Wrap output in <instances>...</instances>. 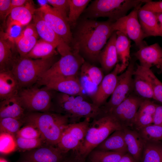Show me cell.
<instances>
[{
	"mask_svg": "<svg viewBox=\"0 0 162 162\" xmlns=\"http://www.w3.org/2000/svg\"><path fill=\"white\" fill-rule=\"evenodd\" d=\"M24 122L36 127L46 143L56 147L69 120L60 113L33 112L26 115Z\"/></svg>",
	"mask_w": 162,
	"mask_h": 162,
	"instance_id": "7a4b0ae2",
	"label": "cell"
},
{
	"mask_svg": "<svg viewBox=\"0 0 162 162\" xmlns=\"http://www.w3.org/2000/svg\"><path fill=\"white\" fill-rule=\"evenodd\" d=\"M16 138L17 148L22 151L33 150L46 143L42 138L34 139H27L18 137H16Z\"/></svg>",
	"mask_w": 162,
	"mask_h": 162,
	"instance_id": "ab89813d",
	"label": "cell"
},
{
	"mask_svg": "<svg viewBox=\"0 0 162 162\" xmlns=\"http://www.w3.org/2000/svg\"><path fill=\"white\" fill-rule=\"evenodd\" d=\"M15 136L27 139L42 138L38 128L34 125L29 124H26V125L21 128Z\"/></svg>",
	"mask_w": 162,
	"mask_h": 162,
	"instance_id": "60d3db41",
	"label": "cell"
},
{
	"mask_svg": "<svg viewBox=\"0 0 162 162\" xmlns=\"http://www.w3.org/2000/svg\"><path fill=\"white\" fill-rule=\"evenodd\" d=\"M51 90L72 95H83L84 90L77 76L58 77L52 78L43 85Z\"/></svg>",
	"mask_w": 162,
	"mask_h": 162,
	"instance_id": "2e32d148",
	"label": "cell"
},
{
	"mask_svg": "<svg viewBox=\"0 0 162 162\" xmlns=\"http://www.w3.org/2000/svg\"><path fill=\"white\" fill-rule=\"evenodd\" d=\"M119 162H137L136 160L128 153L124 154Z\"/></svg>",
	"mask_w": 162,
	"mask_h": 162,
	"instance_id": "816d5d0a",
	"label": "cell"
},
{
	"mask_svg": "<svg viewBox=\"0 0 162 162\" xmlns=\"http://www.w3.org/2000/svg\"><path fill=\"white\" fill-rule=\"evenodd\" d=\"M134 62L131 61L125 72L118 75L116 86L110 99L101 107L104 113H111L131 94L134 89Z\"/></svg>",
	"mask_w": 162,
	"mask_h": 162,
	"instance_id": "ba28073f",
	"label": "cell"
},
{
	"mask_svg": "<svg viewBox=\"0 0 162 162\" xmlns=\"http://www.w3.org/2000/svg\"><path fill=\"white\" fill-rule=\"evenodd\" d=\"M141 8L155 13H162V1H152L150 0L145 3Z\"/></svg>",
	"mask_w": 162,
	"mask_h": 162,
	"instance_id": "f6af8a7d",
	"label": "cell"
},
{
	"mask_svg": "<svg viewBox=\"0 0 162 162\" xmlns=\"http://www.w3.org/2000/svg\"><path fill=\"white\" fill-rule=\"evenodd\" d=\"M57 46L43 40L38 41L30 52L25 57L32 59L50 58L54 56Z\"/></svg>",
	"mask_w": 162,
	"mask_h": 162,
	"instance_id": "f546056e",
	"label": "cell"
},
{
	"mask_svg": "<svg viewBox=\"0 0 162 162\" xmlns=\"http://www.w3.org/2000/svg\"><path fill=\"white\" fill-rule=\"evenodd\" d=\"M117 34L116 48L121 63L120 64V73L127 69L130 63V50L131 41L130 39L122 32L116 31Z\"/></svg>",
	"mask_w": 162,
	"mask_h": 162,
	"instance_id": "d4e9b609",
	"label": "cell"
},
{
	"mask_svg": "<svg viewBox=\"0 0 162 162\" xmlns=\"http://www.w3.org/2000/svg\"><path fill=\"white\" fill-rule=\"evenodd\" d=\"M34 25L38 36L41 40L57 46V50L61 56L70 52L71 47L66 43L52 29L49 24L38 14L33 17Z\"/></svg>",
	"mask_w": 162,
	"mask_h": 162,
	"instance_id": "5bb4252c",
	"label": "cell"
},
{
	"mask_svg": "<svg viewBox=\"0 0 162 162\" xmlns=\"http://www.w3.org/2000/svg\"><path fill=\"white\" fill-rule=\"evenodd\" d=\"M133 76V90L136 95L143 99L154 100L152 88L148 81L143 76L134 71Z\"/></svg>",
	"mask_w": 162,
	"mask_h": 162,
	"instance_id": "4dcf8cb0",
	"label": "cell"
},
{
	"mask_svg": "<svg viewBox=\"0 0 162 162\" xmlns=\"http://www.w3.org/2000/svg\"><path fill=\"white\" fill-rule=\"evenodd\" d=\"M93 119L79 152L84 158L113 132L123 129L111 114L103 112Z\"/></svg>",
	"mask_w": 162,
	"mask_h": 162,
	"instance_id": "3957f363",
	"label": "cell"
},
{
	"mask_svg": "<svg viewBox=\"0 0 162 162\" xmlns=\"http://www.w3.org/2000/svg\"><path fill=\"white\" fill-rule=\"evenodd\" d=\"M82 142L64 129L57 146L65 153L72 151L79 152Z\"/></svg>",
	"mask_w": 162,
	"mask_h": 162,
	"instance_id": "d6a6232c",
	"label": "cell"
},
{
	"mask_svg": "<svg viewBox=\"0 0 162 162\" xmlns=\"http://www.w3.org/2000/svg\"><path fill=\"white\" fill-rule=\"evenodd\" d=\"M8 37L3 32L0 33V69H10L15 60L11 50V45L7 40Z\"/></svg>",
	"mask_w": 162,
	"mask_h": 162,
	"instance_id": "83f0119b",
	"label": "cell"
},
{
	"mask_svg": "<svg viewBox=\"0 0 162 162\" xmlns=\"http://www.w3.org/2000/svg\"><path fill=\"white\" fill-rule=\"evenodd\" d=\"M153 116L137 113L134 126L138 131L142 128L153 124Z\"/></svg>",
	"mask_w": 162,
	"mask_h": 162,
	"instance_id": "7bdbcfd3",
	"label": "cell"
},
{
	"mask_svg": "<svg viewBox=\"0 0 162 162\" xmlns=\"http://www.w3.org/2000/svg\"><path fill=\"white\" fill-rule=\"evenodd\" d=\"M85 61L78 52L72 50L71 52L61 56V58L43 74L37 83L43 85L48 80L55 77L77 76Z\"/></svg>",
	"mask_w": 162,
	"mask_h": 162,
	"instance_id": "52a82bcc",
	"label": "cell"
},
{
	"mask_svg": "<svg viewBox=\"0 0 162 162\" xmlns=\"http://www.w3.org/2000/svg\"><path fill=\"white\" fill-rule=\"evenodd\" d=\"M95 149L124 154L128 152L123 129L113 132Z\"/></svg>",
	"mask_w": 162,
	"mask_h": 162,
	"instance_id": "cb8c5ba5",
	"label": "cell"
},
{
	"mask_svg": "<svg viewBox=\"0 0 162 162\" xmlns=\"http://www.w3.org/2000/svg\"><path fill=\"white\" fill-rule=\"evenodd\" d=\"M141 5L134 8L129 14L113 22L112 25L114 31L123 33L133 40L139 49L147 45L144 40L147 36L142 30L138 16Z\"/></svg>",
	"mask_w": 162,
	"mask_h": 162,
	"instance_id": "30bf717a",
	"label": "cell"
},
{
	"mask_svg": "<svg viewBox=\"0 0 162 162\" xmlns=\"http://www.w3.org/2000/svg\"><path fill=\"white\" fill-rule=\"evenodd\" d=\"M56 98L59 110L68 116L69 123L79 122L82 118L93 119L103 113L101 108L86 100L84 95H72L60 93Z\"/></svg>",
	"mask_w": 162,
	"mask_h": 162,
	"instance_id": "5b68a950",
	"label": "cell"
},
{
	"mask_svg": "<svg viewBox=\"0 0 162 162\" xmlns=\"http://www.w3.org/2000/svg\"><path fill=\"white\" fill-rule=\"evenodd\" d=\"M51 90L46 86L28 87L19 91L18 95L25 109L31 111L47 112L51 105Z\"/></svg>",
	"mask_w": 162,
	"mask_h": 162,
	"instance_id": "9c48e42d",
	"label": "cell"
},
{
	"mask_svg": "<svg viewBox=\"0 0 162 162\" xmlns=\"http://www.w3.org/2000/svg\"><path fill=\"white\" fill-rule=\"evenodd\" d=\"M153 124L162 125V106L158 105L153 117Z\"/></svg>",
	"mask_w": 162,
	"mask_h": 162,
	"instance_id": "681fc988",
	"label": "cell"
},
{
	"mask_svg": "<svg viewBox=\"0 0 162 162\" xmlns=\"http://www.w3.org/2000/svg\"><path fill=\"white\" fill-rule=\"evenodd\" d=\"M80 70V76L89 85H93L97 89L104 76L102 70L98 67L85 61Z\"/></svg>",
	"mask_w": 162,
	"mask_h": 162,
	"instance_id": "484cf974",
	"label": "cell"
},
{
	"mask_svg": "<svg viewBox=\"0 0 162 162\" xmlns=\"http://www.w3.org/2000/svg\"><path fill=\"white\" fill-rule=\"evenodd\" d=\"M47 2L68 20L69 11L68 0H47Z\"/></svg>",
	"mask_w": 162,
	"mask_h": 162,
	"instance_id": "b9f144b4",
	"label": "cell"
},
{
	"mask_svg": "<svg viewBox=\"0 0 162 162\" xmlns=\"http://www.w3.org/2000/svg\"><path fill=\"white\" fill-rule=\"evenodd\" d=\"M18 94L1 100L0 104V118H12L24 121L26 115Z\"/></svg>",
	"mask_w": 162,
	"mask_h": 162,
	"instance_id": "ffe728a7",
	"label": "cell"
},
{
	"mask_svg": "<svg viewBox=\"0 0 162 162\" xmlns=\"http://www.w3.org/2000/svg\"><path fill=\"white\" fill-rule=\"evenodd\" d=\"M157 18L160 28L162 34V13H155Z\"/></svg>",
	"mask_w": 162,
	"mask_h": 162,
	"instance_id": "f5cc1de1",
	"label": "cell"
},
{
	"mask_svg": "<svg viewBox=\"0 0 162 162\" xmlns=\"http://www.w3.org/2000/svg\"><path fill=\"white\" fill-rule=\"evenodd\" d=\"M144 99L130 94L111 112L123 129L134 126L140 106Z\"/></svg>",
	"mask_w": 162,
	"mask_h": 162,
	"instance_id": "7c38bea8",
	"label": "cell"
},
{
	"mask_svg": "<svg viewBox=\"0 0 162 162\" xmlns=\"http://www.w3.org/2000/svg\"><path fill=\"white\" fill-rule=\"evenodd\" d=\"M120 64H117L111 72L104 76L96 91L90 95L92 103L96 106L101 107L113 93L120 73Z\"/></svg>",
	"mask_w": 162,
	"mask_h": 162,
	"instance_id": "4fadbf2b",
	"label": "cell"
},
{
	"mask_svg": "<svg viewBox=\"0 0 162 162\" xmlns=\"http://www.w3.org/2000/svg\"><path fill=\"white\" fill-rule=\"evenodd\" d=\"M37 38L34 36L22 37L19 35L13 39L20 57H25L30 52L38 42Z\"/></svg>",
	"mask_w": 162,
	"mask_h": 162,
	"instance_id": "d590c367",
	"label": "cell"
},
{
	"mask_svg": "<svg viewBox=\"0 0 162 162\" xmlns=\"http://www.w3.org/2000/svg\"><path fill=\"white\" fill-rule=\"evenodd\" d=\"M113 22L83 18L77 22L73 34L72 50L89 63L99 62L100 54L114 31Z\"/></svg>",
	"mask_w": 162,
	"mask_h": 162,
	"instance_id": "6da1fadb",
	"label": "cell"
},
{
	"mask_svg": "<svg viewBox=\"0 0 162 162\" xmlns=\"http://www.w3.org/2000/svg\"><path fill=\"white\" fill-rule=\"evenodd\" d=\"M36 14L46 21L54 31L70 46L73 34L67 20L52 7L46 4L36 9Z\"/></svg>",
	"mask_w": 162,
	"mask_h": 162,
	"instance_id": "8fae6325",
	"label": "cell"
},
{
	"mask_svg": "<svg viewBox=\"0 0 162 162\" xmlns=\"http://www.w3.org/2000/svg\"><path fill=\"white\" fill-rule=\"evenodd\" d=\"M0 162H8V161L3 158H0Z\"/></svg>",
	"mask_w": 162,
	"mask_h": 162,
	"instance_id": "db71d44e",
	"label": "cell"
},
{
	"mask_svg": "<svg viewBox=\"0 0 162 162\" xmlns=\"http://www.w3.org/2000/svg\"><path fill=\"white\" fill-rule=\"evenodd\" d=\"M141 7L138 11V16L145 34L147 37L153 36L162 37V34L155 13L143 9Z\"/></svg>",
	"mask_w": 162,
	"mask_h": 162,
	"instance_id": "7402d4cb",
	"label": "cell"
},
{
	"mask_svg": "<svg viewBox=\"0 0 162 162\" xmlns=\"http://www.w3.org/2000/svg\"><path fill=\"white\" fill-rule=\"evenodd\" d=\"M117 34L114 32L111 36L99 56V62L102 69L107 74L118 64V57L117 52L116 43Z\"/></svg>",
	"mask_w": 162,
	"mask_h": 162,
	"instance_id": "d6986e66",
	"label": "cell"
},
{
	"mask_svg": "<svg viewBox=\"0 0 162 162\" xmlns=\"http://www.w3.org/2000/svg\"><path fill=\"white\" fill-rule=\"evenodd\" d=\"M29 162L28 161V162Z\"/></svg>",
	"mask_w": 162,
	"mask_h": 162,
	"instance_id": "9f6ffc18",
	"label": "cell"
},
{
	"mask_svg": "<svg viewBox=\"0 0 162 162\" xmlns=\"http://www.w3.org/2000/svg\"><path fill=\"white\" fill-rule=\"evenodd\" d=\"M68 153L64 152L57 147L45 143L27 151L23 156L29 162H62Z\"/></svg>",
	"mask_w": 162,
	"mask_h": 162,
	"instance_id": "9a60e30c",
	"label": "cell"
},
{
	"mask_svg": "<svg viewBox=\"0 0 162 162\" xmlns=\"http://www.w3.org/2000/svg\"><path fill=\"white\" fill-rule=\"evenodd\" d=\"M36 10L30 1L24 6L13 9L8 20L7 36L10 34L13 26H21L28 24L33 18Z\"/></svg>",
	"mask_w": 162,
	"mask_h": 162,
	"instance_id": "ac0fdd59",
	"label": "cell"
},
{
	"mask_svg": "<svg viewBox=\"0 0 162 162\" xmlns=\"http://www.w3.org/2000/svg\"><path fill=\"white\" fill-rule=\"evenodd\" d=\"M17 148L15 136L5 133H0V152L1 154H10Z\"/></svg>",
	"mask_w": 162,
	"mask_h": 162,
	"instance_id": "f35d334b",
	"label": "cell"
},
{
	"mask_svg": "<svg viewBox=\"0 0 162 162\" xmlns=\"http://www.w3.org/2000/svg\"><path fill=\"white\" fill-rule=\"evenodd\" d=\"M28 1V0H11L10 6L8 14V15H9L13 9L24 6Z\"/></svg>",
	"mask_w": 162,
	"mask_h": 162,
	"instance_id": "f907efd6",
	"label": "cell"
},
{
	"mask_svg": "<svg viewBox=\"0 0 162 162\" xmlns=\"http://www.w3.org/2000/svg\"><path fill=\"white\" fill-rule=\"evenodd\" d=\"M20 88L10 70H0V98L1 100L18 94Z\"/></svg>",
	"mask_w": 162,
	"mask_h": 162,
	"instance_id": "603a6c76",
	"label": "cell"
},
{
	"mask_svg": "<svg viewBox=\"0 0 162 162\" xmlns=\"http://www.w3.org/2000/svg\"><path fill=\"white\" fill-rule=\"evenodd\" d=\"M127 152L136 161L140 162L143 150L145 141L138 131L128 128L123 129Z\"/></svg>",
	"mask_w": 162,
	"mask_h": 162,
	"instance_id": "44dd1931",
	"label": "cell"
},
{
	"mask_svg": "<svg viewBox=\"0 0 162 162\" xmlns=\"http://www.w3.org/2000/svg\"><path fill=\"white\" fill-rule=\"evenodd\" d=\"M90 119L85 118L82 122L69 123L66 126L64 129L82 143L89 125Z\"/></svg>",
	"mask_w": 162,
	"mask_h": 162,
	"instance_id": "e575fe53",
	"label": "cell"
},
{
	"mask_svg": "<svg viewBox=\"0 0 162 162\" xmlns=\"http://www.w3.org/2000/svg\"><path fill=\"white\" fill-rule=\"evenodd\" d=\"M158 105L150 99H144L141 103L137 113L153 116Z\"/></svg>",
	"mask_w": 162,
	"mask_h": 162,
	"instance_id": "ee69618b",
	"label": "cell"
},
{
	"mask_svg": "<svg viewBox=\"0 0 162 162\" xmlns=\"http://www.w3.org/2000/svg\"><path fill=\"white\" fill-rule=\"evenodd\" d=\"M54 57L32 59L20 57L15 59L10 69L20 88L28 87L37 82L55 62Z\"/></svg>",
	"mask_w": 162,
	"mask_h": 162,
	"instance_id": "8992f818",
	"label": "cell"
},
{
	"mask_svg": "<svg viewBox=\"0 0 162 162\" xmlns=\"http://www.w3.org/2000/svg\"><path fill=\"white\" fill-rule=\"evenodd\" d=\"M149 0H95L92 1L85 11V18L93 19L107 17L114 22L126 15L130 9Z\"/></svg>",
	"mask_w": 162,
	"mask_h": 162,
	"instance_id": "277c9868",
	"label": "cell"
},
{
	"mask_svg": "<svg viewBox=\"0 0 162 162\" xmlns=\"http://www.w3.org/2000/svg\"><path fill=\"white\" fill-rule=\"evenodd\" d=\"M11 2V0H0V17L3 21L8 16Z\"/></svg>",
	"mask_w": 162,
	"mask_h": 162,
	"instance_id": "bcb514c9",
	"label": "cell"
},
{
	"mask_svg": "<svg viewBox=\"0 0 162 162\" xmlns=\"http://www.w3.org/2000/svg\"><path fill=\"white\" fill-rule=\"evenodd\" d=\"M124 154L94 149L88 156L90 162H119Z\"/></svg>",
	"mask_w": 162,
	"mask_h": 162,
	"instance_id": "836d02e7",
	"label": "cell"
},
{
	"mask_svg": "<svg viewBox=\"0 0 162 162\" xmlns=\"http://www.w3.org/2000/svg\"><path fill=\"white\" fill-rule=\"evenodd\" d=\"M138 131L145 141H162V125L152 124Z\"/></svg>",
	"mask_w": 162,
	"mask_h": 162,
	"instance_id": "8d00e7d4",
	"label": "cell"
},
{
	"mask_svg": "<svg viewBox=\"0 0 162 162\" xmlns=\"http://www.w3.org/2000/svg\"><path fill=\"white\" fill-rule=\"evenodd\" d=\"M140 162H162V146L158 142L145 141Z\"/></svg>",
	"mask_w": 162,
	"mask_h": 162,
	"instance_id": "f1b7e54d",
	"label": "cell"
},
{
	"mask_svg": "<svg viewBox=\"0 0 162 162\" xmlns=\"http://www.w3.org/2000/svg\"><path fill=\"white\" fill-rule=\"evenodd\" d=\"M90 0H68V22L70 26H75L81 14L85 11Z\"/></svg>",
	"mask_w": 162,
	"mask_h": 162,
	"instance_id": "1f68e13d",
	"label": "cell"
},
{
	"mask_svg": "<svg viewBox=\"0 0 162 162\" xmlns=\"http://www.w3.org/2000/svg\"><path fill=\"white\" fill-rule=\"evenodd\" d=\"M19 36L22 37H29L34 36L37 38L38 35L36 27L34 24L28 26L21 32Z\"/></svg>",
	"mask_w": 162,
	"mask_h": 162,
	"instance_id": "c3c4849f",
	"label": "cell"
},
{
	"mask_svg": "<svg viewBox=\"0 0 162 162\" xmlns=\"http://www.w3.org/2000/svg\"><path fill=\"white\" fill-rule=\"evenodd\" d=\"M140 65L148 68L162 65V48L158 43L139 49L134 54Z\"/></svg>",
	"mask_w": 162,
	"mask_h": 162,
	"instance_id": "e0dca14e",
	"label": "cell"
},
{
	"mask_svg": "<svg viewBox=\"0 0 162 162\" xmlns=\"http://www.w3.org/2000/svg\"><path fill=\"white\" fill-rule=\"evenodd\" d=\"M134 72L143 76L148 81L152 88L154 100L162 103V82L151 69L137 64Z\"/></svg>",
	"mask_w": 162,
	"mask_h": 162,
	"instance_id": "4316f807",
	"label": "cell"
},
{
	"mask_svg": "<svg viewBox=\"0 0 162 162\" xmlns=\"http://www.w3.org/2000/svg\"><path fill=\"white\" fill-rule=\"evenodd\" d=\"M160 69L161 71L162 74V65H161L158 67Z\"/></svg>",
	"mask_w": 162,
	"mask_h": 162,
	"instance_id": "11a10c76",
	"label": "cell"
},
{
	"mask_svg": "<svg viewBox=\"0 0 162 162\" xmlns=\"http://www.w3.org/2000/svg\"><path fill=\"white\" fill-rule=\"evenodd\" d=\"M22 120L12 118H0V133H5L16 136L24 122Z\"/></svg>",
	"mask_w": 162,
	"mask_h": 162,
	"instance_id": "74e56055",
	"label": "cell"
},
{
	"mask_svg": "<svg viewBox=\"0 0 162 162\" xmlns=\"http://www.w3.org/2000/svg\"><path fill=\"white\" fill-rule=\"evenodd\" d=\"M68 152L62 162H85V158L82 157L78 152L71 151V154L69 155Z\"/></svg>",
	"mask_w": 162,
	"mask_h": 162,
	"instance_id": "7dc6e473",
	"label": "cell"
}]
</instances>
